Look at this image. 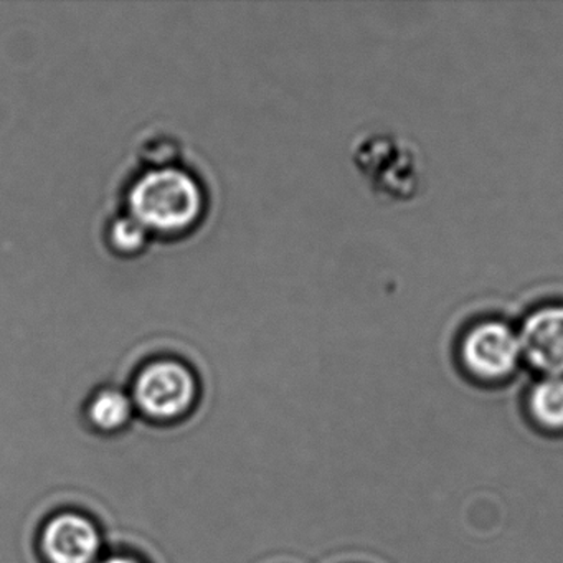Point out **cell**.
Wrapping results in <instances>:
<instances>
[{"instance_id": "6da1fadb", "label": "cell", "mask_w": 563, "mask_h": 563, "mask_svg": "<svg viewBox=\"0 0 563 563\" xmlns=\"http://www.w3.org/2000/svg\"><path fill=\"white\" fill-rule=\"evenodd\" d=\"M202 183L183 166L144 169L126 192V212L151 235H186L206 213Z\"/></svg>"}, {"instance_id": "7a4b0ae2", "label": "cell", "mask_w": 563, "mask_h": 563, "mask_svg": "<svg viewBox=\"0 0 563 563\" xmlns=\"http://www.w3.org/2000/svg\"><path fill=\"white\" fill-rule=\"evenodd\" d=\"M352 163L377 199L405 203L415 199L424 180L420 150L401 134L367 131L352 146Z\"/></svg>"}, {"instance_id": "3957f363", "label": "cell", "mask_w": 563, "mask_h": 563, "mask_svg": "<svg viewBox=\"0 0 563 563\" xmlns=\"http://www.w3.org/2000/svg\"><path fill=\"white\" fill-rule=\"evenodd\" d=\"M197 397L194 372L177 358H157L141 368L133 385L134 407L154 420H174Z\"/></svg>"}, {"instance_id": "277c9868", "label": "cell", "mask_w": 563, "mask_h": 563, "mask_svg": "<svg viewBox=\"0 0 563 563\" xmlns=\"http://www.w3.org/2000/svg\"><path fill=\"white\" fill-rule=\"evenodd\" d=\"M522 357L519 334L500 322H486L467 334L463 344L466 367L484 380H500L516 371Z\"/></svg>"}, {"instance_id": "5b68a950", "label": "cell", "mask_w": 563, "mask_h": 563, "mask_svg": "<svg viewBox=\"0 0 563 563\" xmlns=\"http://www.w3.org/2000/svg\"><path fill=\"white\" fill-rule=\"evenodd\" d=\"M100 549V532L84 514H58L42 532V550L51 563H95Z\"/></svg>"}, {"instance_id": "8992f818", "label": "cell", "mask_w": 563, "mask_h": 563, "mask_svg": "<svg viewBox=\"0 0 563 563\" xmlns=\"http://www.w3.org/2000/svg\"><path fill=\"white\" fill-rule=\"evenodd\" d=\"M522 357L545 377H563V308L533 312L519 334Z\"/></svg>"}, {"instance_id": "52a82bcc", "label": "cell", "mask_w": 563, "mask_h": 563, "mask_svg": "<svg viewBox=\"0 0 563 563\" xmlns=\"http://www.w3.org/2000/svg\"><path fill=\"white\" fill-rule=\"evenodd\" d=\"M133 413V398L120 388H103L88 405V418L95 427L103 431L120 430L130 423Z\"/></svg>"}, {"instance_id": "ba28073f", "label": "cell", "mask_w": 563, "mask_h": 563, "mask_svg": "<svg viewBox=\"0 0 563 563\" xmlns=\"http://www.w3.org/2000/svg\"><path fill=\"white\" fill-rule=\"evenodd\" d=\"M529 410L540 427L563 430V377H543L529 395Z\"/></svg>"}, {"instance_id": "9c48e42d", "label": "cell", "mask_w": 563, "mask_h": 563, "mask_svg": "<svg viewBox=\"0 0 563 563\" xmlns=\"http://www.w3.org/2000/svg\"><path fill=\"white\" fill-rule=\"evenodd\" d=\"M151 239L153 235L150 230L140 220L134 219L131 213H120L108 223V249L121 258H133V256L141 255L150 245Z\"/></svg>"}, {"instance_id": "30bf717a", "label": "cell", "mask_w": 563, "mask_h": 563, "mask_svg": "<svg viewBox=\"0 0 563 563\" xmlns=\"http://www.w3.org/2000/svg\"><path fill=\"white\" fill-rule=\"evenodd\" d=\"M179 141L170 136H151L140 146L141 163L144 169H164L180 166Z\"/></svg>"}, {"instance_id": "8fae6325", "label": "cell", "mask_w": 563, "mask_h": 563, "mask_svg": "<svg viewBox=\"0 0 563 563\" xmlns=\"http://www.w3.org/2000/svg\"><path fill=\"white\" fill-rule=\"evenodd\" d=\"M100 563H140L136 559H131V556H110V559L101 560Z\"/></svg>"}]
</instances>
